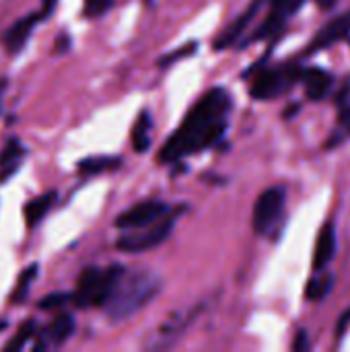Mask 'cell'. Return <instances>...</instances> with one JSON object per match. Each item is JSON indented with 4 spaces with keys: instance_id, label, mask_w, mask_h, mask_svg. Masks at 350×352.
I'll use <instances>...</instances> for the list:
<instances>
[{
    "instance_id": "cell-1",
    "label": "cell",
    "mask_w": 350,
    "mask_h": 352,
    "mask_svg": "<svg viewBox=\"0 0 350 352\" xmlns=\"http://www.w3.org/2000/svg\"><path fill=\"white\" fill-rule=\"evenodd\" d=\"M231 105V95L223 87L206 91L159 151V163H173L198 151L217 146L227 132Z\"/></svg>"
},
{
    "instance_id": "cell-2",
    "label": "cell",
    "mask_w": 350,
    "mask_h": 352,
    "mask_svg": "<svg viewBox=\"0 0 350 352\" xmlns=\"http://www.w3.org/2000/svg\"><path fill=\"white\" fill-rule=\"evenodd\" d=\"M161 278L146 270H134L120 276L113 293L109 295L105 307V314L113 322L128 320L130 316L138 314L142 307H146L159 293H161Z\"/></svg>"
},
{
    "instance_id": "cell-3",
    "label": "cell",
    "mask_w": 350,
    "mask_h": 352,
    "mask_svg": "<svg viewBox=\"0 0 350 352\" xmlns=\"http://www.w3.org/2000/svg\"><path fill=\"white\" fill-rule=\"evenodd\" d=\"M124 274L122 266H109V268H85L78 276L76 289L72 293V303L78 309L87 307H103L113 293L120 276Z\"/></svg>"
},
{
    "instance_id": "cell-4",
    "label": "cell",
    "mask_w": 350,
    "mask_h": 352,
    "mask_svg": "<svg viewBox=\"0 0 350 352\" xmlns=\"http://www.w3.org/2000/svg\"><path fill=\"white\" fill-rule=\"evenodd\" d=\"M301 70L303 66H299L297 62L260 68L258 72H252L254 76L250 85V95L260 101L276 99L283 93H287L295 82L301 80Z\"/></svg>"
},
{
    "instance_id": "cell-5",
    "label": "cell",
    "mask_w": 350,
    "mask_h": 352,
    "mask_svg": "<svg viewBox=\"0 0 350 352\" xmlns=\"http://www.w3.org/2000/svg\"><path fill=\"white\" fill-rule=\"evenodd\" d=\"M179 212L182 210H171L163 219H159L157 223H153L149 227H142V229H134V233H128V235L120 237L118 243H116L118 250L126 252V254H140V252H146V250H153V248L161 245L171 235Z\"/></svg>"
},
{
    "instance_id": "cell-6",
    "label": "cell",
    "mask_w": 350,
    "mask_h": 352,
    "mask_svg": "<svg viewBox=\"0 0 350 352\" xmlns=\"http://www.w3.org/2000/svg\"><path fill=\"white\" fill-rule=\"evenodd\" d=\"M283 210H285V188L274 186V188H268L266 192H262L258 196V200L254 204V212H252L254 231L260 235L270 233L276 227Z\"/></svg>"
},
{
    "instance_id": "cell-7",
    "label": "cell",
    "mask_w": 350,
    "mask_h": 352,
    "mask_svg": "<svg viewBox=\"0 0 350 352\" xmlns=\"http://www.w3.org/2000/svg\"><path fill=\"white\" fill-rule=\"evenodd\" d=\"M305 4V0H270V12L266 16V21L256 29V33L243 43H256V41H262V39H272L276 37L283 27L287 25V21Z\"/></svg>"
},
{
    "instance_id": "cell-8",
    "label": "cell",
    "mask_w": 350,
    "mask_h": 352,
    "mask_svg": "<svg viewBox=\"0 0 350 352\" xmlns=\"http://www.w3.org/2000/svg\"><path fill=\"white\" fill-rule=\"evenodd\" d=\"M167 212H171L169 204H165L161 200H146V202L134 204L132 208L118 214L116 217V227L118 229H142V227H149V225L157 223Z\"/></svg>"
},
{
    "instance_id": "cell-9",
    "label": "cell",
    "mask_w": 350,
    "mask_h": 352,
    "mask_svg": "<svg viewBox=\"0 0 350 352\" xmlns=\"http://www.w3.org/2000/svg\"><path fill=\"white\" fill-rule=\"evenodd\" d=\"M347 35H350V10L334 16L330 23H326L311 39V43L307 45L305 50V56L314 54V52H320V50H326L338 41H342Z\"/></svg>"
},
{
    "instance_id": "cell-10",
    "label": "cell",
    "mask_w": 350,
    "mask_h": 352,
    "mask_svg": "<svg viewBox=\"0 0 350 352\" xmlns=\"http://www.w3.org/2000/svg\"><path fill=\"white\" fill-rule=\"evenodd\" d=\"M262 4H264V0H252L250 4H248V8L237 16V19H233L219 35H217V39H215V50H227V47H231L233 43H237L239 39H241V35H243V31L250 27V23L256 19V14L260 12V8H262Z\"/></svg>"
},
{
    "instance_id": "cell-11",
    "label": "cell",
    "mask_w": 350,
    "mask_h": 352,
    "mask_svg": "<svg viewBox=\"0 0 350 352\" xmlns=\"http://www.w3.org/2000/svg\"><path fill=\"white\" fill-rule=\"evenodd\" d=\"M41 21H43L41 12H29V14L21 16L12 27H8V29L4 31V35H2V41H4L6 52L12 54V56L19 54V52L27 45L31 33L35 31V27H37Z\"/></svg>"
},
{
    "instance_id": "cell-12",
    "label": "cell",
    "mask_w": 350,
    "mask_h": 352,
    "mask_svg": "<svg viewBox=\"0 0 350 352\" xmlns=\"http://www.w3.org/2000/svg\"><path fill=\"white\" fill-rule=\"evenodd\" d=\"M76 322L70 314H60L39 336V342L33 344V351H41L47 346H62L74 334Z\"/></svg>"
},
{
    "instance_id": "cell-13",
    "label": "cell",
    "mask_w": 350,
    "mask_h": 352,
    "mask_svg": "<svg viewBox=\"0 0 350 352\" xmlns=\"http://www.w3.org/2000/svg\"><path fill=\"white\" fill-rule=\"evenodd\" d=\"M336 256V227L332 221H328L318 235L316 241V250H314V270L322 272L328 268V264L334 260Z\"/></svg>"
},
{
    "instance_id": "cell-14",
    "label": "cell",
    "mask_w": 350,
    "mask_h": 352,
    "mask_svg": "<svg viewBox=\"0 0 350 352\" xmlns=\"http://www.w3.org/2000/svg\"><path fill=\"white\" fill-rule=\"evenodd\" d=\"M301 82L305 87V93L309 99L314 101H322L330 95L332 91V74L326 72L324 68H316V66H309V68H303L301 70Z\"/></svg>"
},
{
    "instance_id": "cell-15",
    "label": "cell",
    "mask_w": 350,
    "mask_h": 352,
    "mask_svg": "<svg viewBox=\"0 0 350 352\" xmlns=\"http://www.w3.org/2000/svg\"><path fill=\"white\" fill-rule=\"evenodd\" d=\"M25 155H27V148L19 142V138H8L6 140L4 148L0 151V171H2L0 182L8 179V175H12L19 169Z\"/></svg>"
},
{
    "instance_id": "cell-16",
    "label": "cell",
    "mask_w": 350,
    "mask_h": 352,
    "mask_svg": "<svg viewBox=\"0 0 350 352\" xmlns=\"http://www.w3.org/2000/svg\"><path fill=\"white\" fill-rule=\"evenodd\" d=\"M54 204H56V192L54 190L52 192H45V194H41V196H37L33 200H29L25 204V221H27V227L29 229L37 227L43 221V217L52 210Z\"/></svg>"
},
{
    "instance_id": "cell-17",
    "label": "cell",
    "mask_w": 350,
    "mask_h": 352,
    "mask_svg": "<svg viewBox=\"0 0 350 352\" xmlns=\"http://www.w3.org/2000/svg\"><path fill=\"white\" fill-rule=\"evenodd\" d=\"M151 128H153V120L149 111H140V116L136 118L134 126H132V148L136 153H146L151 148Z\"/></svg>"
},
{
    "instance_id": "cell-18",
    "label": "cell",
    "mask_w": 350,
    "mask_h": 352,
    "mask_svg": "<svg viewBox=\"0 0 350 352\" xmlns=\"http://www.w3.org/2000/svg\"><path fill=\"white\" fill-rule=\"evenodd\" d=\"M332 289H334V276H332V274H324V270H322V272H318V274L307 283L305 297H307L309 301L318 303V301H324V299L332 293Z\"/></svg>"
},
{
    "instance_id": "cell-19",
    "label": "cell",
    "mask_w": 350,
    "mask_h": 352,
    "mask_svg": "<svg viewBox=\"0 0 350 352\" xmlns=\"http://www.w3.org/2000/svg\"><path fill=\"white\" fill-rule=\"evenodd\" d=\"M350 138V103L347 105H340V111H338V122H336V128L332 130L330 134V140L326 142V148H336L340 146L342 142H347Z\"/></svg>"
},
{
    "instance_id": "cell-20",
    "label": "cell",
    "mask_w": 350,
    "mask_h": 352,
    "mask_svg": "<svg viewBox=\"0 0 350 352\" xmlns=\"http://www.w3.org/2000/svg\"><path fill=\"white\" fill-rule=\"evenodd\" d=\"M120 165H122V159L118 157H89V159L78 161V171L87 175H97V173L111 171Z\"/></svg>"
},
{
    "instance_id": "cell-21",
    "label": "cell",
    "mask_w": 350,
    "mask_h": 352,
    "mask_svg": "<svg viewBox=\"0 0 350 352\" xmlns=\"http://www.w3.org/2000/svg\"><path fill=\"white\" fill-rule=\"evenodd\" d=\"M37 268H39L37 264H31V266H27V268L21 272V276H19V280H17V289H14L12 295H10V303L21 305V303L27 301L29 291H31V285H33V280L37 278Z\"/></svg>"
},
{
    "instance_id": "cell-22",
    "label": "cell",
    "mask_w": 350,
    "mask_h": 352,
    "mask_svg": "<svg viewBox=\"0 0 350 352\" xmlns=\"http://www.w3.org/2000/svg\"><path fill=\"white\" fill-rule=\"evenodd\" d=\"M35 330H37V322L35 320H27L21 328H19V332L4 344V349L2 351L6 352H17L21 351V349H25L27 346V342L35 336Z\"/></svg>"
},
{
    "instance_id": "cell-23",
    "label": "cell",
    "mask_w": 350,
    "mask_h": 352,
    "mask_svg": "<svg viewBox=\"0 0 350 352\" xmlns=\"http://www.w3.org/2000/svg\"><path fill=\"white\" fill-rule=\"evenodd\" d=\"M196 50H198V41H190V43H186V45H182V47H177V50L169 52V54H163V56L159 58V66H161V68H165V66H171V64L179 62L182 58H188V56H192Z\"/></svg>"
},
{
    "instance_id": "cell-24",
    "label": "cell",
    "mask_w": 350,
    "mask_h": 352,
    "mask_svg": "<svg viewBox=\"0 0 350 352\" xmlns=\"http://www.w3.org/2000/svg\"><path fill=\"white\" fill-rule=\"evenodd\" d=\"M70 301H72V293H64V291L60 293V291H56V293H50V295H45V297L39 299V309H43V311L60 309V307H64Z\"/></svg>"
},
{
    "instance_id": "cell-25",
    "label": "cell",
    "mask_w": 350,
    "mask_h": 352,
    "mask_svg": "<svg viewBox=\"0 0 350 352\" xmlns=\"http://www.w3.org/2000/svg\"><path fill=\"white\" fill-rule=\"evenodd\" d=\"M111 6H113V0H85V14L89 19H97L109 12Z\"/></svg>"
},
{
    "instance_id": "cell-26",
    "label": "cell",
    "mask_w": 350,
    "mask_h": 352,
    "mask_svg": "<svg viewBox=\"0 0 350 352\" xmlns=\"http://www.w3.org/2000/svg\"><path fill=\"white\" fill-rule=\"evenodd\" d=\"M309 349V342H307V332L305 330H299L297 336H295V342H293V351L295 352H305Z\"/></svg>"
},
{
    "instance_id": "cell-27",
    "label": "cell",
    "mask_w": 350,
    "mask_h": 352,
    "mask_svg": "<svg viewBox=\"0 0 350 352\" xmlns=\"http://www.w3.org/2000/svg\"><path fill=\"white\" fill-rule=\"evenodd\" d=\"M350 99V78H347L344 80V85H342V89L336 93V103H338V107L340 105H347Z\"/></svg>"
},
{
    "instance_id": "cell-28",
    "label": "cell",
    "mask_w": 350,
    "mask_h": 352,
    "mask_svg": "<svg viewBox=\"0 0 350 352\" xmlns=\"http://www.w3.org/2000/svg\"><path fill=\"white\" fill-rule=\"evenodd\" d=\"M56 6H58V0H41V16H43V21L47 19V16H52V12L56 10Z\"/></svg>"
},
{
    "instance_id": "cell-29",
    "label": "cell",
    "mask_w": 350,
    "mask_h": 352,
    "mask_svg": "<svg viewBox=\"0 0 350 352\" xmlns=\"http://www.w3.org/2000/svg\"><path fill=\"white\" fill-rule=\"evenodd\" d=\"M70 47V37L66 35V33H62V35H58V39H56V47H54V52L58 54H64L66 50Z\"/></svg>"
},
{
    "instance_id": "cell-30",
    "label": "cell",
    "mask_w": 350,
    "mask_h": 352,
    "mask_svg": "<svg viewBox=\"0 0 350 352\" xmlns=\"http://www.w3.org/2000/svg\"><path fill=\"white\" fill-rule=\"evenodd\" d=\"M349 324H350V309L342 314V318H340V322H338V326H336V336H338V338H342V334H344V330H347V326H349Z\"/></svg>"
},
{
    "instance_id": "cell-31",
    "label": "cell",
    "mask_w": 350,
    "mask_h": 352,
    "mask_svg": "<svg viewBox=\"0 0 350 352\" xmlns=\"http://www.w3.org/2000/svg\"><path fill=\"white\" fill-rule=\"evenodd\" d=\"M316 2L320 4V8H322V10H330L332 6H336V2H338V0H316Z\"/></svg>"
},
{
    "instance_id": "cell-32",
    "label": "cell",
    "mask_w": 350,
    "mask_h": 352,
    "mask_svg": "<svg viewBox=\"0 0 350 352\" xmlns=\"http://www.w3.org/2000/svg\"><path fill=\"white\" fill-rule=\"evenodd\" d=\"M144 2H146V4H151V2H153V0H144Z\"/></svg>"
}]
</instances>
